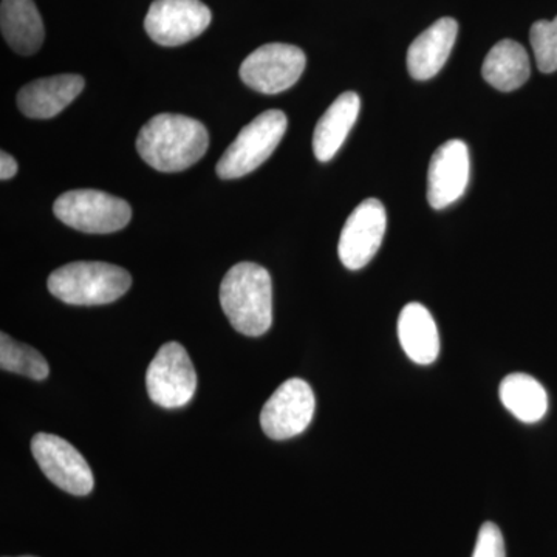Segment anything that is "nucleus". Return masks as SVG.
<instances>
[{"instance_id": "f8f14e48", "label": "nucleus", "mask_w": 557, "mask_h": 557, "mask_svg": "<svg viewBox=\"0 0 557 557\" xmlns=\"http://www.w3.org/2000/svg\"><path fill=\"white\" fill-rule=\"evenodd\" d=\"M469 182V150L461 139H449L432 157L428 171V200L434 209L456 203Z\"/></svg>"}, {"instance_id": "b1692460", "label": "nucleus", "mask_w": 557, "mask_h": 557, "mask_svg": "<svg viewBox=\"0 0 557 557\" xmlns=\"http://www.w3.org/2000/svg\"><path fill=\"white\" fill-rule=\"evenodd\" d=\"M22 557H33V556H22Z\"/></svg>"}, {"instance_id": "f257e3e1", "label": "nucleus", "mask_w": 557, "mask_h": 557, "mask_svg": "<svg viewBox=\"0 0 557 557\" xmlns=\"http://www.w3.org/2000/svg\"><path fill=\"white\" fill-rule=\"evenodd\" d=\"M209 137L200 121L175 113H160L139 131L137 150L150 168L182 172L207 153Z\"/></svg>"}, {"instance_id": "412c9836", "label": "nucleus", "mask_w": 557, "mask_h": 557, "mask_svg": "<svg viewBox=\"0 0 557 557\" xmlns=\"http://www.w3.org/2000/svg\"><path fill=\"white\" fill-rule=\"evenodd\" d=\"M531 46L537 69L544 73L557 70V17L553 21H537L531 27Z\"/></svg>"}, {"instance_id": "f3484780", "label": "nucleus", "mask_w": 557, "mask_h": 557, "mask_svg": "<svg viewBox=\"0 0 557 557\" xmlns=\"http://www.w3.org/2000/svg\"><path fill=\"white\" fill-rule=\"evenodd\" d=\"M0 28L3 39L16 53L30 57L44 42V22L33 0H2Z\"/></svg>"}, {"instance_id": "20e7f679", "label": "nucleus", "mask_w": 557, "mask_h": 557, "mask_svg": "<svg viewBox=\"0 0 557 557\" xmlns=\"http://www.w3.org/2000/svg\"><path fill=\"white\" fill-rule=\"evenodd\" d=\"M287 126V115L282 110L271 109L260 113L258 119L239 132L219 160L215 168L219 177L240 178L258 170L276 150Z\"/></svg>"}, {"instance_id": "0eeeda50", "label": "nucleus", "mask_w": 557, "mask_h": 557, "mask_svg": "<svg viewBox=\"0 0 557 557\" xmlns=\"http://www.w3.org/2000/svg\"><path fill=\"white\" fill-rule=\"evenodd\" d=\"M306 65V53L299 47L267 44L242 62L240 79L259 94L276 95L295 86Z\"/></svg>"}, {"instance_id": "1a4fd4ad", "label": "nucleus", "mask_w": 557, "mask_h": 557, "mask_svg": "<svg viewBox=\"0 0 557 557\" xmlns=\"http://www.w3.org/2000/svg\"><path fill=\"white\" fill-rule=\"evenodd\" d=\"M317 409L313 388L304 380L285 381L260 412V426L271 440H288L302 434Z\"/></svg>"}, {"instance_id": "f03ea898", "label": "nucleus", "mask_w": 557, "mask_h": 557, "mask_svg": "<svg viewBox=\"0 0 557 557\" xmlns=\"http://www.w3.org/2000/svg\"><path fill=\"white\" fill-rule=\"evenodd\" d=\"M220 306L231 325L245 336H262L273 324V284L258 263L242 262L223 277Z\"/></svg>"}, {"instance_id": "4be33fe9", "label": "nucleus", "mask_w": 557, "mask_h": 557, "mask_svg": "<svg viewBox=\"0 0 557 557\" xmlns=\"http://www.w3.org/2000/svg\"><path fill=\"white\" fill-rule=\"evenodd\" d=\"M472 557H507L504 536L496 523L486 522L480 528Z\"/></svg>"}, {"instance_id": "9b49d317", "label": "nucleus", "mask_w": 557, "mask_h": 557, "mask_svg": "<svg viewBox=\"0 0 557 557\" xmlns=\"http://www.w3.org/2000/svg\"><path fill=\"white\" fill-rule=\"evenodd\" d=\"M386 228L384 205L376 199L362 201L341 231L338 255L343 265L351 271L364 269L379 252Z\"/></svg>"}, {"instance_id": "dca6fc26", "label": "nucleus", "mask_w": 557, "mask_h": 557, "mask_svg": "<svg viewBox=\"0 0 557 557\" xmlns=\"http://www.w3.org/2000/svg\"><path fill=\"white\" fill-rule=\"evenodd\" d=\"M398 339L410 361L420 366L435 362L440 355V333L431 311L421 304H408L398 318Z\"/></svg>"}, {"instance_id": "6e6552de", "label": "nucleus", "mask_w": 557, "mask_h": 557, "mask_svg": "<svg viewBox=\"0 0 557 557\" xmlns=\"http://www.w3.org/2000/svg\"><path fill=\"white\" fill-rule=\"evenodd\" d=\"M32 453L46 478L65 493L87 496L94 490L89 463L67 440L39 432L32 440Z\"/></svg>"}, {"instance_id": "39448f33", "label": "nucleus", "mask_w": 557, "mask_h": 557, "mask_svg": "<svg viewBox=\"0 0 557 557\" xmlns=\"http://www.w3.org/2000/svg\"><path fill=\"white\" fill-rule=\"evenodd\" d=\"M53 212L64 225L87 234H110L126 228L132 208L126 200L97 189H76L54 201Z\"/></svg>"}, {"instance_id": "9d476101", "label": "nucleus", "mask_w": 557, "mask_h": 557, "mask_svg": "<svg viewBox=\"0 0 557 557\" xmlns=\"http://www.w3.org/2000/svg\"><path fill=\"white\" fill-rule=\"evenodd\" d=\"M211 20V10L200 0H156L146 14L145 28L159 46L178 47L199 38Z\"/></svg>"}, {"instance_id": "ddd939ff", "label": "nucleus", "mask_w": 557, "mask_h": 557, "mask_svg": "<svg viewBox=\"0 0 557 557\" xmlns=\"http://www.w3.org/2000/svg\"><path fill=\"white\" fill-rule=\"evenodd\" d=\"M79 75H57L33 81L17 94V108L33 120H49L67 108L84 90Z\"/></svg>"}, {"instance_id": "aec40b11", "label": "nucleus", "mask_w": 557, "mask_h": 557, "mask_svg": "<svg viewBox=\"0 0 557 557\" xmlns=\"http://www.w3.org/2000/svg\"><path fill=\"white\" fill-rule=\"evenodd\" d=\"M0 368L35 381H44L50 373L46 358L36 348L17 343L7 333L0 335Z\"/></svg>"}, {"instance_id": "a211bd4d", "label": "nucleus", "mask_w": 557, "mask_h": 557, "mask_svg": "<svg viewBox=\"0 0 557 557\" xmlns=\"http://www.w3.org/2000/svg\"><path fill=\"white\" fill-rule=\"evenodd\" d=\"M483 78L494 89L512 91L522 87L531 75L530 58L522 44L504 39L486 54Z\"/></svg>"}, {"instance_id": "2eb2a0df", "label": "nucleus", "mask_w": 557, "mask_h": 557, "mask_svg": "<svg viewBox=\"0 0 557 557\" xmlns=\"http://www.w3.org/2000/svg\"><path fill=\"white\" fill-rule=\"evenodd\" d=\"M361 100L355 91L339 95L318 121L313 134V152L319 161L325 163L338 153L344 141L357 123Z\"/></svg>"}, {"instance_id": "7ed1b4c3", "label": "nucleus", "mask_w": 557, "mask_h": 557, "mask_svg": "<svg viewBox=\"0 0 557 557\" xmlns=\"http://www.w3.org/2000/svg\"><path fill=\"white\" fill-rule=\"evenodd\" d=\"M49 292L70 306H104L131 288L132 277L121 267L106 262H73L50 274Z\"/></svg>"}, {"instance_id": "4468645a", "label": "nucleus", "mask_w": 557, "mask_h": 557, "mask_svg": "<svg viewBox=\"0 0 557 557\" xmlns=\"http://www.w3.org/2000/svg\"><path fill=\"white\" fill-rule=\"evenodd\" d=\"M458 33L457 22L453 17H442L412 44L408 51L410 76L418 81H428L445 67L454 49Z\"/></svg>"}, {"instance_id": "6ab92c4d", "label": "nucleus", "mask_w": 557, "mask_h": 557, "mask_svg": "<svg viewBox=\"0 0 557 557\" xmlns=\"http://www.w3.org/2000/svg\"><path fill=\"white\" fill-rule=\"evenodd\" d=\"M502 405L522 423H537L548 410V395L544 386L527 373H511L502 381Z\"/></svg>"}, {"instance_id": "5701e85b", "label": "nucleus", "mask_w": 557, "mask_h": 557, "mask_svg": "<svg viewBox=\"0 0 557 557\" xmlns=\"http://www.w3.org/2000/svg\"><path fill=\"white\" fill-rule=\"evenodd\" d=\"M17 172V163L10 153H7L5 150H2L0 153V178L10 180L16 175Z\"/></svg>"}, {"instance_id": "423d86ee", "label": "nucleus", "mask_w": 557, "mask_h": 557, "mask_svg": "<svg viewBox=\"0 0 557 557\" xmlns=\"http://www.w3.org/2000/svg\"><path fill=\"white\" fill-rule=\"evenodd\" d=\"M150 399L164 409L188 405L196 394L197 375L188 351L178 343H168L150 362L146 373Z\"/></svg>"}]
</instances>
